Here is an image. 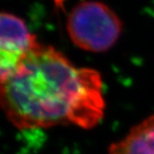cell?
I'll return each mask as SVG.
<instances>
[{
  "label": "cell",
  "mask_w": 154,
  "mask_h": 154,
  "mask_svg": "<svg viewBox=\"0 0 154 154\" xmlns=\"http://www.w3.org/2000/svg\"><path fill=\"white\" fill-rule=\"evenodd\" d=\"M0 103L8 121L20 130L70 125L91 129L105 112L100 72L76 67L63 53L41 43L1 79Z\"/></svg>",
  "instance_id": "1"
},
{
  "label": "cell",
  "mask_w": 154,
  "mask_h": 154,
  "mask_svg": "<svg viewBox=\"0 0 154 154\" xmlns=\"http://www.w3.org/2000/svg\"><path fill=\"white\" fill-rule=\"evenodd\" d=\"M123 23L112 8L97 0H83L67 18L69 38L78 48L103 53L112 48L123 32Z\"/></svg>",
  "instance_id": "2"
},
{
  "label": "cell",
  "mask_w": 154,
  "mask_h": 154,
  "mask_svg": "<svg viewBox=\"0 0 154 154\" xmlns=\"http://www.w3.org/2000/svg\"><path fill=\"white\" fill-rule=\"evenodd\" d=\"M25 21L19 16L2 11L0 16V80L11 73L38 44Z\"/></svg>",
  "instance_id": "3"
},
{
  "label": "cell",
  "mask_w": 154,
  "mask_h": 154,
  "mask_svg": "<svg viewBox=\"0 0 154 154\" xmlns=\"http://www.w3.org/2000/svg\"><path fill=\"white\" fill-rule=\"evenodd\" d=\"M106 154H154V114L132 126L123 138L112 143Z\"/></svg>",
  "instance_id": "4"
}]
</instances>
